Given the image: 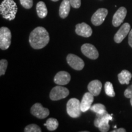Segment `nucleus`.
I'll list each match as a JSON object with an SVG mask.
<instances>
[{"instance_id": "9", "label": "nucleus", "mask_w": 132, "mask_h": 132, "mask_svg": "<svg viewBox=\"0 0 132 132\" xmlns=\"http://www.w3.org/2000/svg\"><path fill=\"white\" fill-rule=\"evenodd\" d=\"M108 14V11L105 8H100L95 11L91 17V22L94 26H100L103 23Z\"/></svg>"}, {"instance_id": "27", "label": "nucleus", "mask_w": 132, "mask_h": 132, "mask_svg": "<svg viewBox=\"0 0 132 132\" xmlns=\"http://www.w3.org/2000/svg\"><path fill=\"white\" fill-rule=\"evenodd\" d=\"M124 95L125 97L128 98H130L132 97V85L130 86L126 89L124 92Z\"/></svg>"}, {"instance_id": "17", "label": "nucleus", "mask_w": 132, "mask_h": 132, "mask_svg": "<svg viewBox=\"0 0 132 132\" xmlns=\"http://www.w3.org/2000/svg\"><path fill=\"white\" fill-rule=\"evenodd\" d=\"M70 3L69 0H63L59 7V16L62 19H65L69 15L70 11Z\"/></svg>"}, {"instance_id": "7", "label": "nucleus", "mask_w": 132, "mask_h": 132, "mask_svg": "<svg viewBox=\"0 0 132 132\" xmlns=\"http://www.w3.org/2000/svg\"><path fill=\"white\" fill-rule=\"evenodd\" d=\"M31 113L38 119H45L48 116L50 111L48 108L43 107L42 104L36 103L31 108Z\"/></svg>"}, {"instance_id": "31", "label": "nucleus", "mask_w": 132, "mask_h": 132, "mask_svg": "<svg viewBox=\"0 0 132 132\" xmlns=\"http://www.w3.org/2000/svg\"><path fill=\"white\" fill-rule=\"evenodd\" d=\"M52 1H54V2H56V1H58L59 0H52Z\"/></svg>"}, {"instance_id": "18", "label": "nucleus", "mask_w": 132, "mask_h": 132, "mask_svg": "<svg viewBox=\"0 0 132 132\" xmlns=\"http://www.w3.org/2000/svg\"><path fill=\"white\" fill-rule=\"evenodd\" d=\"M131 77V73L127 70H123L120 73L118 74L119 81L121 85H124V84L128 85Z\"/></svg>"}, {"instance_id": "23", "label": "nucleus", "mask_w": 132, "mask_h": 132, "mask_svg": "<svg viewBox=\"0 0 132 132\" xmlns=\"http://www.w3.org/2000/svg\"><path fill=\"white\" fill-rule=\"evenodd\" d=\"M24 131L25 132H41L40 127L36 124H29L24 128Z\"/></svg>"}, {"instance_id": "10", "label": "nucleus", "mask_w": 132, "mask_h": 132, "mask_svg": "<svg viewBox=\"0 0 132 132\" xmlns=\"http://www.w3.org/2000/svg\"><path fill=\"white\" fill-rule=\"evenodd\" d=\"M82 53L88 58L91 59H97L98 57L99 54L95 47L90 44H85L81 48Z\"/></svg>"}, {"instance_id": "8", "label": "nucleus", "mask_w": 132, "mask_h": 132, "mask_svg": "<svg viewBox=\"0 0 132 132\" xmlns=\"http://www.w3.org/2000/svg\"><path fill=\"white\" fill-rule=\"evenodd\" d=\"M67 61L69 65L75 70H81L85 67V62L83 60L75 54H68Z\"/></svg>"}, {"instance_id": "5", "label": "nucleus", "mask_w": 132, "mask_h": 132, "mask_svg": "<svg viewBox=\"0 0 132 132\" xmlns=\"http://www.w3.org/2000/svg\"><path fill=\"white\" fill-rule=\"evenodd\" d=\"M12 34L10 29L3 26L0 28V48L3 50L8 49L11 45Z\"/></svg>"}, {"instance_id": "14", "label": "nucleus", "mask_w": 132, "mask_h": 132, "mask_svg": "<svg viewBox=\"0 0 132 132\" xmlns=\"http://www.w3.org/2000/svg\"><path fill=\"white\" fill-rule=\"evenodd\" d=\"M71 76L70 73L65 71H60L54 76V81L56 85L63 86L66 85L70 82Z\"/></svg>"}, {"instance_id": "4", "label": "nucleus", "mask_w": 132, "mask_h": 132, "mask_svg": "<svg viewBox=\"0 0 132 132\" xmlns=\"http://www.w3.org/2000/svg\"><path fill=\"white\" fill-rule=\"evenodd\" d=\"M67 113L69 116L72 118H78L81 114V102L78 99L75 98H70L67 103Z\"/></svg>"}, {"instance_id": "24", "label": "nucleus", "mask_w": 132, "mask_h": 132, "mask_svg": "<svg viewBox=\"0 0 132 132\" xmlns=\"http://www.w3.org/2000/svg\"><path fill=\"white\" fill-rule=\"evenodd\" d=\"M8 62L6 59H1L0 61V75H4L6 73V69L7 68Z\"/></svg>"}, {"instance_id": "11", "label": "nucleus", "mask_w": 132, "mask_h": 132, "mask_svg": "<svg viewBox=\"0 0 132 132\" xmlns=\"http://www.w3.org/2000/svg\"><path fill=\"white\" fill-rule=\"evenodd\" d=\"M130 31V25L128 23H125L122 25L121 26V27L120 28V29L118 31V32L116 33L114 37V40L116 43H121L122 42L123 39L126 37V36L129 34Z\"/></svg>"}, {"instance_id": "15", "label": "nucleus", "mask_w": 132, "mask_h": 132, "mask_svg": "<svg viewBox=\"0 0 132 132\" xmlns=\"http://www.w3.org/2000/svg\"><path fill=\"white\" fill-rule=\"evenodd\" d=\"M94 96L89 92H86L84 94L81 102V110L82 113L90 110L94 101Z\"/></svg>"}, {"instance_id": "29", "label": "nucleus", "mask_w": 132, "mask_h": 132, "mask_svg": "<svg viewBox=\"0 0 132 132\" xmlns=\"http://www.w3.org/2000/svg\"><path fill=\"white\" fill-rule=\"evenodd\" d=\"M125 131H126V130L123 128H118V129L114 130L112 131V132H125Z\"/></svg>"}, {"instance_id": "21", "label": "nucleus", "mask_w": 132, "mask_h": 132, "mask_svg": "<svg viewBox=\"0 0 132 132\" xmlns=\"http://www.w3.org/2000/svg\"><path fill=\"white\" fill-rule=\"evenodd\" d=\"M90 110L96 113L97 114H104L107 112L106 107L102 103H96L94 105H92Z\"/></svg>"}, {"instance_id": "25", "label": "nucleus", "mask_w": 132, "mask_h": 132, "mask_svg": "<svg viewBox=\"0 0 132 132\" xmlns=\"http://www.w3.org/2000/svg\"><path fill=\"white\" fill-rule=\"evenodd\" d=\"M21 6L27 9H31L33 6V0H20Z\"/></svg>"}, {"instance_id": "22", "label": "nucleus", "mask_w": 132, "mask_h": 132, "mask_svg": "<svg viewBox=\"0 0 132 132\" xmlns=\"http://www.w3.org/2000/svg\"><path fill=\"white\" fill-rule=\"evenodd\" d=\"M105 91L106 94L109 97H113L115 96V92L114 90L113 85L111 82L107 81L105 84Z\"/></svg>"}, {"instance_id": "1", "label": "nucleus", "mask_w": 132, "mask_h": 132, "mask_svg": "<svg viewBox=\"0 0 132 132\" xmlns=\"http://www.w3.org/2000/svg\"><path fill=\"white\" fill-rule=\"evenodd\" d=\"M50 41V36L45 28L42 26L36 28L30 33L29 42L32 48L42 49L47 46Z\"/></svg>"}, {"instance_id": "6", "label": "nucleus", "mask_w": 132, "mask_h": 132, "mask_svg": "<svg viewBox=\"0 0 132 132\" xmlns=\"http://www.w3.org/2000/svg\"><path fill=\"white\" fill-rule=\"evenodd\" d=\"M69 94V90L67 88L61 86L54 87L50 93V98L53 101L61 100L67 97Z\"/></svg>"}, {"instance_id": "30", "label": "nucleus", "mask_w": 132, "mask_h": 132, "mask_svg": "<svg viewBox=\"0 0 132 132\" xmlns=\"http://www.w3.org/2000/svg\"><path fill=\"white\" fill-rule=\"evenodd\" d=\"M130 103H131V105L132 106V97L131 98H130Z\"/></svg>"}, {"instance_id": "13", "label": "nucleus", "mask_w": 132, "mask_h": 132, "mask_svg": "<svg viewBox=\"0 0 132 132\" xmlns=\"http://www.w3.org/2000/svg\"><path fill=\"white\" fill-rule=\"evenodd\" d=\"M76 34L85 37H90L92 34V29L89 25L86 23L77 24L75 26Z\"/></svg>"}, {"instance_id": "26", "label": "nucleus", "mask_w": 132, "mask_h": 132, "mask_svg": "<svg viewBox=\"0 0 132 132\" xmlns=\"http://www.w3.org/2000/svg\"><path fill=\"white\" fill-rule=\"evenodd\" d=\"M70 1L71 6L75 9H78L81 6V0H69Z\"/></svg>"}, {"instance_id": "2", "label": "nucleus", "mask_w": 132, "mask_h": 132, "mask_svg": "<svg viewBox=\"0 0 132 132\" xmlns=\"http://www.w3.org/2000/svg\"><path fill=\"white\" fill-rule=\"evenodd\" d=\"M18 7L14 0H4L0 5V14L4 19L11 21L15 19Z\"/></svg>"}, {"instance_id": "19", "label": "nucleus", "mask_w": 132, "mask_h": 132, "mask_svg": "<svg viewBox=\"0 0 132 132\" xmlns=\"http://www.w3.org/2000/svg\"><path fill=\"white\" fill-rule=\"evenodd\" d=\"M36 11L37 15L40 19H44L48 14L47 7L45 3L43 1H39L36 5Z\"/></svg>"}, {"instance_id": "3", "label": "nucleus", "mask_w": 132, "mask_h": 132, "mask_svg": "<svg viewBox=\"0 0 132 132\" xmlns=\"http://www.w3.org/2000/svg\"><path fill=\"white\" fill-rule=\"evenodd\" d=\"M112 114H110L108 112L102 114H97V118L94 120V125L102 132H107L110 130L109 122L113 120Z\"/></svg>"}, {"instance_id": "20", "label": "nucleus", "mask_w": 132, "mask_h": 132, "mask_svg": "<svg viewBox=\"0 0 132 132\" xmlns=\"http://www.w3.org/2000/svg\"><path fill=\"white\" fill-rule=\"evenodd\" d=\"M44 125L47 127L49 131H54L58 127L59 122L56 119L49 118L47 120V122Z\"/></svg>"}, {"instance_id": "28", "label": "nucleus", "mask_w": 132, "mask_h": 132, "mask_svg": "<svg viewBox=\"0 0 132 132\" xmlns=\"http://www.w3.org/2000/svg\"><path fill=\"white\" fill-rule=\"evenodd\" d=\"M128 44L132 48V29L130 30L128 34Z\"/></svg>"}, {"instance_id": "12", "label": "nucleus", "mask_w": 132, "mask_h": 132, "mask_svg": "<svg viewBox=\"0 0 132 132\" xmlns=\"http://www.w3.org/2000/svg\"><path fill=\"white\" fill-rule=\"evenodd\" d=\"M127 11L125 7H120L119 8L118 11L114 14L113 20H112V23L114 27H118L122 23L127 15Z\"/></svg>"}, {"instance_id": "16", "label": "nucleus", "mask_w": 132, "mask_h": 132, "mask_svg": "<svg viewBox=\"0 0 132 132\" xmlns=\"http://www.w3.org/2000/svg\"><path fill=\"white\" fill-rule=\"evenodd\" d=\"M102 84L100 81L95 80L90 81L87 86V89L94 96H98L101 92Z\"/></svg>"}]
</instances>
